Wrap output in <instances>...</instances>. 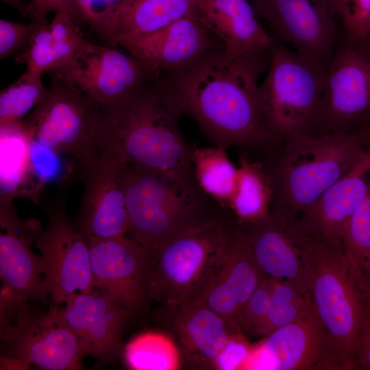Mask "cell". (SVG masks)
Masks as SVG:
<instances>
[{
  "mask_svg": "<svg viewBox=\"0 0 370 370\" xmlns=\"http://www.w3.org/2000/svg\"><path fill=\"white\" fill-rule=\"evenodd\" d=\"M271 54L236 56L217 49L166 76L213 146L235 147L259 159L278 144L265 124L259 95L258 78L267 71Z\"/></svg>",
  "mask_w": 370,
  "mask_h": 370,
  "instance_id": "1",
  "label": "cell"
},
{
  "mask_svg": "<svg viewBox=\"0 0 370 370\" xmlns=\"http://www.w3.org/2000/svg\"><path fill=\"white\" fill-rule=\"evenodd\" d=\"M184 113L171 82L161 75L107 106L103 147L114 151L127 164L197 183L192 163L194 146L179 125Z\"/></svg>",
  "mask_w": 370,
  "mask_h": 370,
  "instance_id": "2",
  "label": "cell"
},
{
  "mask_svg": "<svg viewBox=\"0 0 370 370\" xmlns=\"http://www.w3.org/2000/svg\"><path fill=\"white\" fill-rule=\"evenodd\" d=\"M370 126L279 142L260 161L273 188L271 211L295 220L362 157Z\"/></svg>",
  "mask_w": 370,
  "mask_h": 370,
  "instance_id": "3",
  "label": "cell"
},
{
  "mask_svg": "<svg viewBox=\"0 0 370 370\" xmlns=\"http://www.w3.org/2000/svg\"><path fill=\"white\" fill-rule=\"evenodd\" d=\"M310 277V298L319 318L354 370L370 319V289L358 260L343 242L327 241L292 223Z\"/></svg>",
  "mask_w": 370,
  "mask_h": 370,
  "instance_id": "4",
  "label": "cell"
},
{
  "mask_svg": "<svg viewBox=\"0 0 370 370\" xmlns=\"http://www.w3.org/2000/svg\"><path fill=\"white\" fill-rule=\"evenodd\" d=\"M125 195L127 236L148 250L226 210L197 183L177 180L133 164L126 166Z\"/></svg>",
  "mask_w": 370,
  "mask_h": 370,
  "instance_id": "5",
  "label": "cell"
},
{
  "mask_svg": "<svg viewBox=\"0 0 370 370\" xmlns=\"http://www.w3.org/2000/svg\"><path fill=\"white\" fill-rule=\"evenodd\" d=\"M229 210L149 250L150 297L164 306L195 303L215 275L237 223Z\"/></svg>",
  "mask_w": 370,
  "mask_h": 370,
  "instance_id": "6",
  "label": "cell"
},
{
  "mask_svg": "<svg viewBox=\"0 0 370 370\" xmlns=\"http://www.w3.org/2000/svg\"><path fill=\"white\" fill-rule=\"evenodd\" d=\"M325 73L284 43L274 46L259 95L265 124L278 143L328 133L323 111Z\"/></svg>",
  "mask_w": 370,
  "mask_h": 370,
  "instance_id": "7",
  "label": "cell"
},
{
  "mask_svg": "<svg viewBox=\"0 0 370 370\" xmlns=\"http://www.w3.org/2000/svg\"><path fill=\"white\" fill-rule=\"evenodd\" d=\"M3 287L1 291V369H82L77 338L61 317L57 304L47 312L30 306Z\"/></svg>",
  "mask_w": 370,
  "mask_h": 370,
  "instance_id": "8",
  "label": "cell"
},
{
  "mask_svg": "<svg viewBox=\"0 0 370 370\" xmlns=\"http://www.w3.org/2000/svg\"><path fill=\"white\" fill-rule=\"evenodd\" d=\"M44 100L22 122L28 137L75 164L96 155L103 145L107 106L96 101L76 85L51 74Z\"/></svg>",
  "mask_w": 370,
  "mask_h": 370,
  "instance_id": "9",
  "label": "cell"
},
{
  "mask_svg": "<svg viewBox=\"0 0 370 370\" xmlns=\"http://www.w3.org/2000/svg\"><path fill=\"white\" fill-rule=\"evenodd\" d=\"M245 369L349 370V367L310 300L295 320L253 345Z\"/></svg>",
  "mask_w": 370,
  "mask_h": 370,
  "instance_id": "10",
  "label": "cell"
},
{
  "mask_svg": "<svg viewBox=\"0 0 370 370\" xmlns=\"http://www.w3.org/2000/svg\"><path fill=\"white\" fill-rule=\"evenodd\" d=\"M323 111L328 133L369 126L370 46L365 41L338 38L325 73Z\"/></svg>",
  "mask_w": 370,
  "mask_h": 370,
  "instance_id": "11",
  "label": "cell"
},
{
  "mask_svg": "<svg viewBox=\"0 0 370 370\" xmlns=\"http://www.w3.org/2000/svg\"><path fill=\"white\" fill-rule=\"evenodd\" d=\"M63 190L46 206L47 227L36 241L43 260L44 285L57 305L94 288L88 241L66 214Z\"/></svg>",
  "mask_w": 370,
  "mask_h": 370,
  "instance_id": "12",
  "label": "cell"
},
{
  "mask_svg": "<svg viewBox=\"0 0 370 370\" xmlns=\"http://www.w3.org/2000/svg\"><path fill=\"white\" fill-rule=\"evenodd\" d=\"M126 166L127 162L107 147L88 160L75 164L84 189L74 225L86 240L127 235Z\"/></svg>",
  "mask_w": 370,
  "mask_h": 370,
  "instance_id": "13",
  "label": "cell"
},
{
  "mask_svg": "<svg viewBox=\"0 0 370 370\" xmlns=\"http://www.w3.org/2000/svg\"><path fill=\"white\" fill-rule=\"evenodd\" d=\"M273 36L326 70L339 38L330 0H251Z\"/></svg>",
  "mask_w": 370,
  "mask_h": 370,
  "instance_id": "14",
  "label": "cell"
},
{
  "mask_svg": "<svg viewBox=\"0 0 370 370\" xmlns=\"http://www.w3.org/2000/svg\"><path fill=\"white\" fill-rule=\"evenodd\" d=\"M56 74L69 80L83 92L104 106H109L161 75L128 51L86 40L68 64Z\"/></svg>",
  "mask_w": 370,
  "mask_h": 370,
  "instance_id": "15",
  "label": "cell"
},
{
  "mask_svg": "<svg viewBox=\"0 0 370 370\" xmlns=\"http://www.w3.org/2000/svg\"><path fill=\"white\" fill-rule=\"evenodd\" d=\"M94 287L133 314L151 300L149 250L127 235L87 240Z\"/></svg>",
  "mask_w": 370,
  "mask_h": 370,
  "instance_id": "16",
  "label": "cell"
},
{
  "mask_svg": "<svg viewBox=\"0 0 370 370\" xmlns=\"http://www.w3.org/2000/svg\"><path fill=\"white\" fill-rule=\"evenodd\" d=\"M122 47L165 76L187 68L212 50L223 48L220 40L202 23L198 12L132 39Z\"/></svg>",
  "mask_w": 370,
  "mask_h": 370,
  "instance_id": "17",
  "label": "cell"
},
{
  "mask_svg": "<svg viewBox=\"0 0 370 370\" xmlns=\"http://www.w3.org/2000/svg\"><path fill=\"white\" fill-rule=\"evenodd\" d=\"M0 274L3 287L28 301L49 297L44 285L43 260L31 247L42 230L35 219L23 221L13 202H0Z\"/></svg>",
  "mask_w": 370,
  "mask_h": 370,
  "instance_id": "18",
  "label": "cell"
},
{
  "mask_svg": "<svg viewBox=\"0 0 370 370\" xmlns=\"http://www.w3.org/2000/svg\"><path fill=\"white\" fill-rule=\"evenodd\" d=\"M60 308L61 317L76 336L84 355L107 360L121 350L125 324L133 314L100 289L77 293Z\"/></svg>",
  "mask_w": 370,
  "mask_h": 370,
  "instance_id": "19",
  "label": "cell"
},
{
  "mask_svg": "<svg viewBox=\"0 0 370 370\" xmlns=\"http://www.w3.org/2000/svg\"><path fill=\"white\" fill-rule=\"evenodd\" d=\"M292 221L271 211L263 219L241 227L263 274L267 278L288 281L308 296L310 272Z\"/></svg>",
  "mask_w": 370,
  "mask_h": 370,
  "instance_id": "20",
  "label": "cell"
},
{
  "mask_svg": "<svg viewBox=\"0 0 370 370\" xmlns=\"http://www.w3.org/2000/svg\"><path fill=\"white\" fill-rule=\"evenodd\" d=\"M264 278L243 228L238 225L215 275L200 297L190 304L207 307L236 323L245 304Z\"/></svg>",
  "mask_w": 370,
  "mask_h": 370,
  "instance_id": "21",
  "label": "cell"
},
{
  "mask_svg": "<svg viewBox=\"0 0 370 370\" xmlns=\"http://www.w3.org/2000/svg\"><path fill=\"white\" fill-rule=\"evenodd\" d=\"M369 172L370 144L358 161L295 219L297 225L327 241L343 242L348 221L367 191Z\"/></svg>",
  "mask_w": 370,
  "mask_h": 370,
  "instance_id": "22",
  "label": "cell"
},
{
  "mask_svg": "<svg viewBox=\"0 0 370 370\" xmlns=\"http://www.w3.org/2000/svg\"><path fill=\"white\" fill-rule=\"evenodd\" d=\"M198 14L232 55L269 53L279 41L262 26L247 0H199Z\"/></svg>",
  "mask_w": 370,
  "mask_h": 370,
  "instance_id": "23",
  "label": "cell"
},
{
  "mask_svg": "<svg viewBox=\"0 0 370 370\" xmlns=\"http://www.w3.org/2000/svg\"><path fill=\"white\" fill-rule=\"evenodd\" d=\"M164 307L168 308L169 323L177 338L182 358L194 367L212 369L230 336L241 329L236 323L203 306Z\"/></svg>",
  "mask_w": 370,
  "mask_h": 370,
  "instance_id": "24",
  "label": "cell"
},
{
  "mask_svg": "<svg viewBox=\"0 0 370 370\" xmlns=\"http://www.w3.org/2000/svg\"><path fill=\"white\" fill-rule=\"evenodd\" d=\"M199 0H123L93 29L108 45L123 46L198 12Z\"/></svg>",
  "mask_w": 370,
  "mask_h": 370,
  "instance_id": "25",
  "label": "cell"
},
{
  "mask_svg": "<svg viewBox=\"0 0 370 370\" xmlns=\"http://www.w3.org/2000/svg\"><path fill=\"white\" fill-rule=\"evenodd\" d=\"M238 180L228 210L243 227L265 218L271 212L273 188L260 161L240 152Z\"/></svg>",
  "mask_w": 370,
  "mask_h": 370,
  "instance_id": "26",
  "label": "cell"
},
{
  "mask_svg": "<svg viewBox=\"0 0 370 370\" xmlns=\"http://www.w3.org/2000/svg\"><path fill=\"white\" fill-rule=\"evenodd\" d=\"M192 163L201 190L228 210L236 187L238 167L230 160L227 149L194 146Z\"/></svg>",
  "mask_w": 370,
  "mask_h": 370,
  "instance_id": "27",
  "label": "cell"
},
{
  "mask_svg": "<svg viewBox=\"0 0 370 370\" xmlns=\"http://www.w3.org/2000/svg\"><path fill=\"white\" fill-rule=\"evenodd\" d=\"M125 364L134 370H176L182 356L178 345L168 334L146 332L133 338L123 349Z\"/></svg>",
  "mask_w": 370,
  "mask_h": 370,
  "instance_id": "28",
  "label": "cell"
},
{
  "mask_svg": "<svg viewBox=\"0 0 370 370\" xmlns=\"http://www.w3.org/2000/svg\"><path fill=\"white\" fill-rule=\"evenodd\" d=\"M47 90L42 74L26 70L0 92V127L22 124L44 100Z\"/></svg>",
  "mask_w": 370,
  "mask_h": 370,
  "instance_id": "29",
  "label": "cell"
},
{
  "mask_svg": "<svg viewBox=\"0 0 370 370\" xmlns=\"http://www.w3.org/2000/svg\"><path fill=\"white\" fill-rule=\"evenodd\" d=\"M310 295L299 292L288 281L273 278L269 309L252 335L264 337L295 320L310 304Z\"/></svg>",
  "mask_w": 370,
  "mask_h": 370,
  "instance_id": "30",
  "label": "cell"
},
{
  "mask_svg": "<svg viewBox=\"0 0 370 370\" xmlns=\"http://www.w3.org/2000/svg\"><path fill=\"white\" fill-rule=\"evenodd\" d=\"M28 138L27 169L20 195L25 197L29 184L33 185L32 200L37 202L42 186L57 177L60 171L61 164L58 158L60 154Z\"/></svg>",
  "mask_w": 370,
  "mask_h": 370,
  "instance_id": "31",
  "label": "cell"
},
{
  "mask_svg": "<svg viewBox=\"0 0 370 370\" xmlns=\"http://www.w3.org/2000/svg\"><path fill=\"white\" fill-rule=\"evenodd\" d=\"M77 21L68 10L60 9L49 22L53 45L60 64L58 69L70 63L86 40Z\"/></svg>",
  "mask_w": 370,
  "mask_h": 370,
  "instance_id": "32",
  "label": "cell"
},
{
  "mask_svg": "<svg viewBox=\"0 0 370 370\" xmlns=\"http://www.w3.org/2000/svg\"><path fill=\"white\" fill-rule=\"evenodd\" d=\"M343 243L359 262L370 256V180L347 225Z\"/></svg>",
  "mask_w": 370,
  "mask_h": 370,
  "instance_id": "33",
  "label": "cell"
},
{
  "mask_svg": "<svg viewBox=\"0 0 370 370\" xmlns=\"http://www.w3.org/2000/svg\"><path fill=\"white\" fill-rule=\"evenodd\" d=\"M20 58L26 64L27 71L39 74L51 73L60 66L48 21L33 35Z\"/></svg>",
  "mask_w": 370,
  "mask_h": 370,
  "instance_id": "34",
  "label": "cell"
},
{
  "mask_svg": "<svg viewBox=\"0 0 370 370\" xmlns=\"http://www.w3.org/2000/svg\"><path fill=\"white\" fill-rule=\"evenodd\" d=\"M344 35L364 41L370 35V0H330Z\"/></svg>",
  "mask_w": 370,
  "mask_h": 370,
  "instance_id": "35",
  "label": "cell"
},
{
  "mask_svg": "<svg viewBox=\"0 0 370 370\" xmlns=\"http://www.w3.org/2000/svg\"><path fill=\"white\" fill-rule=\"evenodd\" d=\"M47 20L32 21L24 24L5 19L0 20V58L20 56L25 51L33 35Z\"/></svg>",
  "mask_w": 370,
  "mask_h": 370,
  "instance_id": "36",
  "label": "cell"
},
{
  "mask_svg": "<svg viewBox=\"0 0 370 370\" xmlns=\"http://www.w3.org/2000/svg\"><path fill=\"white\" fill-rule=\"evenodd\" d=\"M272 286L273 278H264L245 304L236 319L244 333L252 335L267 315L271 304Z\"/></svg>",
  "mask_w": 370,
  "mask_h": 370,
  "instance_id": "37",
  "label": "cell"
},
{
  "mask_svg": "<svg viewBox=\"0 0 370 370\" xmlns=\"http://www.w3.org/2000/svg\"><path fill=\"white\" fill-rule=\"evenodd\" d=\"M253 345L241 329L234 332L215 357L212 369L217 370L245 369L251 356Z\"/></svg>",
  "mask_w": 370,
  "mask_h": 370,
  "instance_id": "38",
  "label": "cell"
},
{
  "mask_svg": "<svg viewBox=\"0 0 370 370\" xmlns=\"http://www.w3.org/2000/svg\"><path fill=\"white\" fill-rule=\"evenodd\" d=\"M123 0H72L71 13L79 21L94 29L109 16Z\"/></svg>",
  "mask_w": 370,
  "mask_h": 370,
  "instance_id": "39",
  "label": "cell"
},
{
  "mask_svg": "<svg viewBox=\"0 0 370 370\" xmlns=\"http://www.w3.org/2000/svg\"><path fill=\"white\" fill-rule=\"evenodd\" d=\"M72 0H29L27 16L32 21L47 20V16L60 9H66L71 12Z\"/></svg>",
  "mask_w": 370,
  "mask_h": 370,
  "instance_id": "40",
  "label": "cell"
},
{
  "mask_svg": "<svg viewBox=\"0 0 370 370\" xmlns=\"http://www.w3.org/2000/svg\"><path fill=\"white\" fill-rule=\"evenodd\" d=\"M354 370H370V319L360 343Z\"/></svg>",
  "mask_w": 370,
  "mask_h": 370,
  "instance_id": "41",
  "label": "cell"
},
{
  "mask_svg": "<svg viewBox=\"0 0 370 370\" xmlns=\"http://www.w3.org/2000/svg\"><path fill=\"white\" fill-rule=\"evenodd\" d=\"M3 3L10 5L18 11L21 15L27 16L28 3L25 0H1Z\"/></svg>",
  "mask_w": 370,
  "mask_h": 370,
  "instance_id": "42",
  "label": "cell"
},
{
  "mask_svg": "<svg viewBox=\"0 0 370 370\" xmlns=\"http://www.w3.org/2000/svg\"><path fill=\"white\" fill-rule=\"evenodd\" d=\"M359 263L364 271L370 289V256Z\"/></svg>",
  "mask_w": 370,
  "mask_h": 370,
  "instance_id": "43",
  "label": "cell"
},
{
  "mask_svg": "<svg viewBox=\"0 0 370 370\" xmlns=\"http://www.w3.org/2000/svg\"><path fill=\"white\" fill-rule=\"evenodd\" d=\"M364 41L370 46V35Z\"/></svg>",
  "mask_w": 370,
  "mask_h": 370,
  "instance_id": "44",
  "label": "cell"
}]
</instances>
